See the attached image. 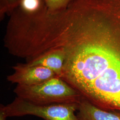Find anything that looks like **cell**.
I'll use <instances>...</instances> for the list:
<instances>
[{"mask_svg":"<svg viewBox=\"0 0 120 120\" xmlns=\"http://www.w3.org/2000/svg\"><path fill=\"white\" fill-rule=\"evenodd\" d=\"M73 0H44L48 11L56 13L65 10Z\"/></svg>","mask_w":120,"mask_h":120,"instance_id":"7","label":"cell"},{"mask_svg":"<svg viewBox=\"0 0 120 120\" xmlns=\"http://www.w3.org/2000/svg\"><path fill=\"white\" fill-rule=\"evenodd\" d=\"M79 103L38 105L16 97L5 106L0 104V108L7 117L32 115L44 120H79L76 114Z\"/></svg>","mask_w":120,"mask_h":120,"instance_id":"3","label":"cell"},{"mask_svg":"<svg viewBox=\"0 0 120 120\" xmlns=\"http://www.w3.org/2000/svg\"><path fill=\"white\" fill-rule=\"evenodd\" d=\"M22 0H0V20L6 15H9L19 4Z\"/></svg>","mask_w":120,"mask_h":120,"instance_id":"8","label":"cell"},{"mask_svg":"<svg viewBox=\"0 0 120 120\" xmlns=\"http://www.w3.org/2000/svg\"><path fill=\"white\" fill-rule=\"evenodd\" d=\"M7 117L4 111L0 108V120H6Z\"/></svg>","mask_w":120,"mask_h":120,"instance_id":"9","label":"cell"},{"mask_svg":"<svg viewBox=\"0 0 120 120\" xmlns=\"http://www.w3.org/2000/svg\"><path fill=\"white\" fill-rule=\"evenodd\" d=\"M65 60V53L62 47L52 48L26 62L30 66H41L53 71L61 78Z\"/></svg>","mask_w":120,"mask_h":120,"instance_id":"5","label":"cell"},{"mask_svg":"<svg viewBox=\"0 0 120 120\" xmlns=\"http://www.w3.org/2000/svg\"><path fill=\"white\" fill-rule=\"evenodd\" d=\"M12 69L14 72L7 76V80L18 85L36 86L56 76L53 71L46 67L30 66L27 63H17Z\"/></svg>","mask_w":120,"mask_h":120,"instance_id":"4","label":"cell"},{"mask_svg":"<svg viewBox=\"0 0 120 120\" xmlns=\"http://www.w3.org/2000/svg\"><path fill=\"white\" fill-rule=\"evenodd\" d=\"M13 92L18 98L38 105L79 103L82 98L77 91L57 76L36 86L17 85Z\"/></svg>","mask_w":120,"mask_h":120,"instance_id":"2","label":"cell"},{"mask_svg":"<svg viewBox=\"0 0 120 120\" xmlns=\"http://www.w3.org/2000/svg\"><path fill=\"white\" fill-rule=\"evenodd\" d=\"M61 78L105 110L120 111V0H73L58 17Z\"/></svg>","mask_w":120,"mask_h":120,"instance_id":"1","label":"cell"},{"mask_svg":"<svg viewBox=\"0 0 120 120\" xmlns=\"http://www.w3.org/2000/svg\"><path fill=\"white\" fill-rule=\"evenodd\" d=\"M76 115L79 120H120V111L103 110L83 98Z\"/></svg>","mask_w":120,"mask_h":120,"instance_id":"6","label":"cell"}]
</instances>
